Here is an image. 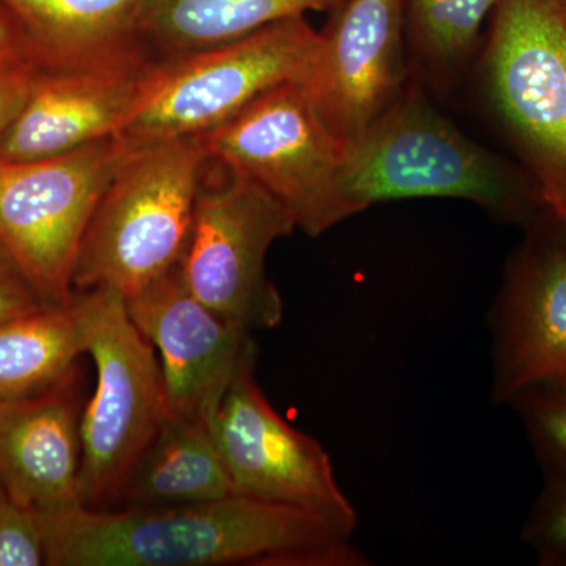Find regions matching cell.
<instances>
[{"label":"cell","instance_id":"6da1fadb","mask_svg":"<svg viewBox=\"0 0 566 566\" xmlns=\"http://www.w3.org/2000/svg\"><path fill=\"white\" fill-rule=\"evenodd\" d=\"M50 566H365L352 536L296 506L232 494L153 509L39 512Z\"/></svg>","mask_w":566,"mask_h":566},{"label":"cell","instance_id":"7a4b0ae2","mask_svg":"<svg viewBox=\"0 0 566 566\" xmlns=\"http://www.w3.org/2000/svg\"><path fill=\"white\" fill-rule=\"evenodd\" d=\"M342 186L359 212L422 197L469 200L510 221H534L545 208L534 178L465 137L416 84L346 145Z\"/></svg>","mask_w":566,"mask_h":566},{"label":"cell","instance_id":"3957f363","mask_svg":"<svg viewBox=\"0 0 566 566\" xmlns=\"http://www.w3.org/2000/svg\"><path fill=\"white\" fill-rule=\"evenodd\" d=\"M208 159L202 137L129 151L82 238L73 292L111 286L128 296L178 266Z\"/></svg>","mask_w":566,"mask_h":566},{"label":"cell","instance_id":"277c9868","mask_svg":"<svg viewBox=\"0 0 566 566\" xmlns=\"http://www.w3.org/2000/svg\"><path fill=\"white\" fill-rule=\"evenodd\" d=\"M318 43L319 32L301 14L219 46L156 57L115 137L134 151L214 132L263 93L303 80Z\"/></svg>","mask_w":566,"mask_h":566},{"label":"cell","instance_id":"5b68a950","mask_svg":"<svg viewBox=\"0 0 566 566\" xmlns=\"http://www.w3.org/2000/svg\"><path fill=\"white\" fill-rule=\"evenodd\" d=\"M85 354L96 368L82 409L80 495L87 509H114L134 465L169 415L155 346L111 286L74 292Z\"/></svg>","mask_w":566,"mask_h":566},{"label":"cell","instance_id":"8992f818","mask_svg":"<svg viewBox=\"0 0 566 566\" xmlns=\"http://www.w3.org/2000/svg\"><path fill=\"white\" fill-rule=\"evenodd\" d=\"M294 229L292 212L273 193L210 156L178 263L182 282L227 323L251 334L274 329L283 304L264 263Z\"/></svg>","mask_w":566,"mask_h":566},{"label":"cell","instance_id":"52a82bcc","mask_svg":"<svg viewBox=\"0 0 566 566\" xmlns=\"http://www.w3.org/2000/svg\"><path fill=\"white\" fill-rule=\"evenodd\" d=\"M202 139L212 159L273 193L308 237L359 212L342 186L346 145L327 128L300 82L263 93Z\"/></svg>","mask_w":566,"mask_h":566},{"label":"cell","instance_id":"ba28073f","mask_svg":"<svg viewBox=\"0 0 566 566\" xmlns=\"http://www.w3.org/2000/svg\"><path fill=\"white\" fill-rule=\"evenodd\" d=\"M129 150L117 137L33 159H0V241L44 300H73L82 238Z\"/></svg>","mask_w":566,"mask_h":566},{"label":"cell","instance_id":"9c48e42d","mask_svg":"<svg viewBox=\"0 0 566 566\" xmlns=\"http://www.w3.org/2000/svg\"><path fill=\"white\" fill-rule=\"evenodd\" d=\"M486 87L539 196L566 189V3L501 0L485 52Z\"/></svg>","mask_w":566,"mask_h":566},{"label":"cell","instance_id":"30bf717a","mask_svg":"<svg viewBox=\"0 0 566 566\" xmlns=\"http://www.w3.org/2000/svg\"><path fill=\"white\" fill-rule=\"evenodd\" d=\"M255 359L241 365L210 423L234 494L296 506L353 535L359 520L329 453L275 411L256 382Z\"/></svg>","mask_w":566,"mask_h":566},{"label":"cell","instance_id":"8fae6325","mask_svg":"<svg viewBox=\"0 0 566 566\" xmlns=\"http://www.w3.org/2000/svg\"><path fill=\"white\" fill-rule=\"evenodd\" d=\"M491 324V403L566 382V237L546 208L510 262Z\"/></svg>","mask_w":566,"mask_h":566},{"label":"cell","instance_id":"7c38bea8","mask_svg":"<svg viewBox=\"0 0 566 566\" xmlns=\"http://www.w3.org/2000/svg\"><path fill=\"white\" fill-rule=\"evenodd\" d=\"M406 0H344L300 81L337 139L353 144L406 88Z\"/></svg>","mask_w":566,"mask_h":566},{"label":"cell","instance_id":"4fadbf2b","mask_svg":"<svg viewBox=\"0 0 566 566\" xmlns=\"http://www.w3.org/2000/svg\"><path fill=\"white\" fill-rule=\"evenodd\" d=\"M125 303L159 353L169 412L211 423L234 375L256 354L252 334L200 303L178 266L125 296Z\"/></svg>","mask_w":566,"mask_h":566},{"label":"cell","instance_id":"5bb4252c","mask_svg":"<svg viewBox=\"0 0 566 566\" xmlns=\"http://www.w3.org/2000/svg\"><path fill=\"white\" fill-rule=\"evenodd\" d=\"M156 57L145 48L91 65L40 69L0 142V159L51 158L117 136L139 104Z\"/></svg>","mask_w":566,"mask_h":566},{"label":"cell","instance_id":"9a60e30c","mask_svg":"<svg viewBox=\"0 0 566 566\" xmlns=\"http://www.w3.org/2000/svg\"><path fill=\"white\" fill-rule=\"evenodd\" d=\"M80 381L0 403V488L35 512L81 506Z\"/></svg>","mask_w":566,"mask_h":566},{"label":"cell","instance_id":"2e32d148","mask_svg":"<svg viewBox=\"0 0 566 566\" xmlns=\"http://www.w3.org/2000/svg\"><path fill=\"white\" fill-rule=\"evenodd\" d=\"M0 3L21 22L41 69H74L147 48L140 32L147 0H0Z\"/></svg>","mask_w":566,"mask_h":566},{"label":"cell","instance_id":"e0dca14e","mask_svg":"<svg viewBox=\"0 0 566 566\" xmlns=\"http://www.w3.org/2000/svg\"><path fill=\"white\" fill-rule=\"evenodd\" d=\"M232 494L210 423L169 412L126 479L114 509L200 504Z\"/></svg>","mask_w":566,"mask_h":566},{"label":"cell","instance_id":"ac0fdd59","mask_svg":"<svg viewBox=\"0 0 566 566\" xmlns=\"http://www.w3.org/2000/svg\"><path fill=\"white\" fill-rule=\"evenodd\" d=\"M344 0H147L142 40L158 55L219 46L273 22L311 10H335Z\"/></svg>","mask_w":566,"mask_h":566},{"label":"cell","instance_id":"d6986e66","mask_svg":"<svg viewBox=\"0 0 566 566\" xmlns=\"http://www.w3.org/2000/svg\"><path fill=\"white\" fill-rule=\"evenodd\" d=\"M84 333L73 300L0 319V403L51 392L77 378Z\"/></svg>","mask_w":566,"mask_h":566},{"label":"cell","instance_id":"ffe728a7","mask_svg":"<svg viewBox=\"0 0 566 566\" xmlns=\"http://www.w3.org/2000/svg\"><path fill=\"white\" fill-rule=\"evenodd\" d=\"M501 0H408L412 35L424 69L438 81L468 57Z\"/></svg>","mask_w":566,"mask_h":566},{"label":"cell","instance_id":"44dd1931","mask_svg":"<svg viewBox=\"0 0 566 566\" xmlns=\"http://www.w3.org/2000/svg\"><path fill=\"white\" fill-rule=\"evenodd\" d=\"M545 485L523 527L539 565L566 566V458L543 461Z\"/></svg>","mask_w":566,"mask_h":566},{"label":"cell","instance_id":"7402d4cb","mask_svg":"<svg viewBox=\"0 0 566 566\" xmlns=\"http://www.w3.org/2000/svg\"><path fill=\"white\" fill-rule=\"evenodd\" d=\"M510 408L520 416L542 463L566 458V382L521 395Z\"/></svg>","mask_w":566,"mask_h":566},{"label":"cell","instance_id":"603a6c76","mask_svg":"<svg viewBox=\"0 0 566 566\" xmlns=\"http://www.w3.org/2000/svg\"><path fill=\"white\" fill-rule=\"evenodd\" d=\"M46 564L40 513L11 502L0 501V566H40Z\"/></svg>","mask_w":566,"mask_h":566},{"label":"cell","instance_id":"cb8c5ba5","mask_svg":"<svg viewBox=\"0 0 566 566\" xmlns=\"http://www.w3.org/2000/svg\"><path fill=\"white\" fill-rule=\"evenodd\" d=\"M20 263L0 241V319L14 318L50 307Z\"/></svg>","mask_w":566,"mask_h":566},{"label":"cell","instance_id":"d4e9b609","mask_svg":"<svg viewBox=\"0 0 566 566\" xmlns=\"http://www.w3.org/2000/svg\"><path fill=\"white\" fill-rule=\"evenodd\" d=\"M40 69L39 65H25L0 71V142L28 102Z\"/></svg>","mask_w":566,"mask_h":566},{"label":"cell","instance_id":"484cf974","mask_svg":"<svg viewBox=\"0 0 566 566\" xmlns=\"http://www.w3.org/2000/svg\"><path fill=\"white\" fill-rule=\"evenodd\" d=\"M25 65L41 66L21 22L0 3V71Z\"/></svg>","mask_w":566,"mask_h":566},{"label":"cell","instance_id":"4316f807","mask_svg":"<svg viewBox=\"0 0 566 566\" xmlns=\"http://www.w3.org/2000/svg\"><path fill=\"white\" fill-rule=\"evenodd\" d=\"M543 205L553 214L566 237V189L564 191L547 192L542 196Z\"/></svg>","mask_w":566,"mask_h":566},{"label":"cell","instance_id":"83f0119b","mask_svg":"<svg viewBox=\"0 0 566 566\" xmlns=\"http://www.w3.org/2000/svg\"><path fill=\"white\" fill-rule=\"evenodd\" d=\"M3 497H6V493H3L2 488H0V501H2Z\"/></svg>","mask_w":566,"mask_h":566},{"label":"cell","instance_id":"f1b7e54d","mask_svg":"<svg viewBox=\"0 0 566 566\" xmlns=\"http://www.w3.org/2000/svg\"><path fill=\"white\" fill-rule=\"evenodd\" d=\"M564 2L566 3V0H564Z\"/></svg>","mask_w":566,"mask_h":566}]
</instances>
